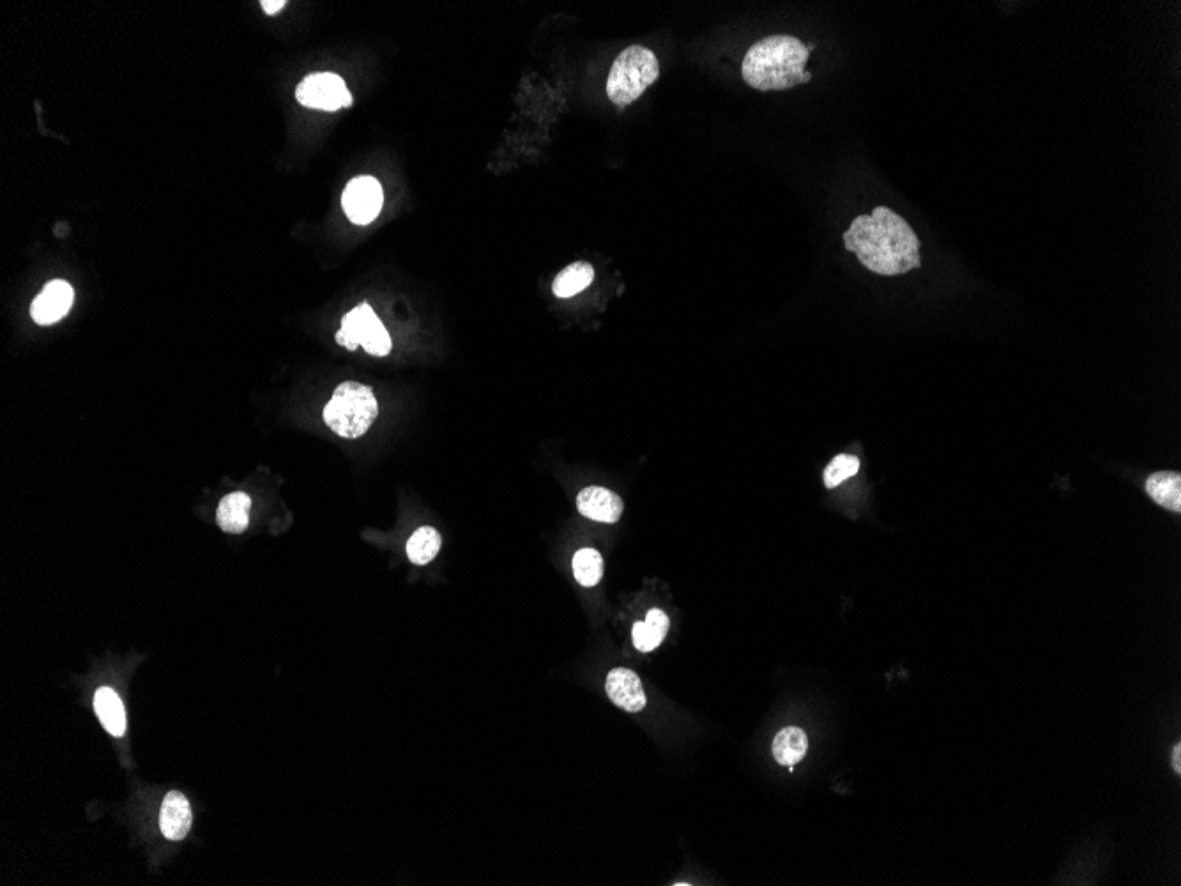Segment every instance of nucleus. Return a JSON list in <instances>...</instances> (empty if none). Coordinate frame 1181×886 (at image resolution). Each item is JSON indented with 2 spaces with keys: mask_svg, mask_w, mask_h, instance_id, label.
<instances>
[{
  "mask_svg": "<svg viewBox=\"0 0 1181 886\" xmlns=\"http://www.w3.org/2000/svg\"><path fill=\"white\" fill-rule=\"evenodd\" d=\"M844 245L861 266L879 276L906 275L922 268V245L915 230L888 207L877 206L872 214L856 216L844 232Z\"/></svg>",
  "mask_w": 1181,
  "mask_h": 886,
  "instance_id": "1",
  "label": "nucleus"
},
{
  "mask_svg": "<svg viewBox=\"0 0 1181 886\" xmlns=\"http://www.w3.org/2000/svg\"><path fill=\"white\" fill-rule=\"evenodd\" d=\"M808 57L810 50L800 39L777 34L757 41L748 50L741 64V75L757 91H787L812 80V75L805 71Z\"/></svg>",
  "mask_w": 1181,
  "mask_h": 886,
  "instance_id": "2",
  "label": "nucleus"
},
{
  "mask_svg": "<svg viewBox=\"0 0 1181 886\" xmlns=\"http://www.w3.org/2000/svg\"><path fill=\"white\" fill-rule=\"evenodd\" d=\"M377 414L379 404L372 388L354 381L342 382L324 407L326 425L343 439L365 436Z\"/></svg>",
  "mask_w": 1181,
  "mask_h": 886,
  "instance_id": "3",
  "label": "nucleus"
},
{
  "mask_svg": "<svg viewBox=\"0 0 1181 886\" xmlns=\"http://www.w3.org/2000/svg\"><path fill=\"white\" fill-rule=\"evenodd\" d=\"M658 77L660 64L656 55L644 46H628L610 68L607 96L614 105L626 107L639 100Z\"/></svg>",
  "mask_w": 1181,
  "mask_h": 886,
  "instance_id": "4",
  "label": "nucleus"
},
{
  "mask_svg": "<svg viewBox=\"0 0 1181 886\" xmlns=\"http://www.w3.org/2000/svg\"><path fill=\"white\" fill-rule=\"evenodd\" d=\"M336 342L349 351H356L361 345L368 354L379 358L388 356L391 351L389 333L368 303L359 305L343 317Z\"/></svg>",
  "mask_w": 1181,
  "mask_h": 886,
  "instance_id": "5",
  "label": "nucleus"
},
{
  "mask_svg": "<svg viewBox=\"0 0 1181 886\" xmlns=\"http://www.w3.org/2000/svg\"><path fill=\"white\" fill-rule=\"evenodd\" d=\"M296 98L303 107L336 112L352 107V94L342 77L335 73H313L296 89Z\"/></svg>",
  "mask_w": 1181,
  "mask_h": 886,
  "instance_id": "6",
  "label": "nucleus"
},
{
  "mask_svg": "<svg viewBox=\"0 0 1181 886\" xmlns=\"http://www.w3.org/2000/svg\"><path fill=\"white\" fill-rule=\"evenodd\" d=\"M384 202L381 183L375 177L361 176L345 186L342 207L347 218L356 225H368L379 216Z\"/></svg>",
  "mask_w": 1181,
  "mask_h": 886,
  "instance_id": "7",
  "label": "nucleus"
},
{
  "mask_svg": "<svg viewBox=\"0 0 1181 886\" xmlns=\"http://www.w3.org/2000/svg\"><path fill=\"white\" fill-rule=\"evenodd\" d=\"M75 301V291L68 282L54 280L46 283L38 298L32 301L31 317L39 326H50L68 315Z\"/></svg>",
  "mask_w": 1181,
  "mask_h": 886,
  "instance_id": "8",
  "label": "nucleus"
},
{
  "mask_svg": "<svg viewBox=\"0 0 1181 886\" xmlns=\"http://www.w3.org/2000/svg\"><path fill=\"white\" fill-rule=\"evenodd\" d=\"M607 694L612 703L628 713H639L646 708V694L637 673L625 667H616L607 676Z\"/></svg>",
  "mask_w": 1181,
  "mask_h": 886,
  "instance_id": "9",
  "label": "nucleus"
},
{
  "mask_svg": "<svg viewBox=\"0 0 1181 886\" xmlns=\"http://www.w3.org/2000/svg\"><path fill=\"white\" fill-rule=\"evenodd\" d=\"M577 506L580 515L603 524H616L625 510L623 499L605 487H587L582 490L577 496Z\"/></svg>",
  "mask_w": 1181,
  "mask_h": 886,
  "instance_id": "10",
  "label": "nucleus"
},
{
  "mask_svg": "<svg viewBox=\"0 0 1181 886\" xmlns=\"http://www.w3.org/2000/svg\"><path fill=\"white\" fill-rule=\"evenodd\" d=\"M191 823H193V814H191L188 798L179 791H170L161 805V833L167 837L168 841H183L190 832Z\"/></svg>",
  "mask_w": 1181,
  "mask_h": 886,
  "instance_id": "11",
  "label": "nucleus"
},
{
  "mask_svg": "<svg viewBox=\"0 0 1181 886\" xmlns=\"http://www.w3.org/2000/svg\"><path fill=\"white\" fill-rule=\"evenodd\" d=\"M250 512L252 497L244 492H232L221 499L216 512V522L225 533L239 535L246 531L250 524Z\"/></svg>",
  "mask_w": 1181,
  "mask_h": 886,
  "instance_id": "12",
  "label": "nucleus"
},
{
  "mask_svg": "<svg viewBox=\"0 0 1181 886\" xmlns=\"http://www.w3.org/2000/svg\"><path fill=\"white\" fill-rule=\"evenodd\" d=\"M1146 494L1153 503L1169 512H1181V476L1174 471H1159L1148 476L1144 483Z\"/></svg>",
  "mask_w": 1181,
  "mask_h": 886,
  "instance_id": "13",
  "label": "nucleus"
},
{
  "mask_svg": "<svg viewBox=\"0 0 1181 886\" xmlns=\"http://www.w3.org/2000/svg\"><path fill=\"white\" fill-rule=\"evenodd\" d=\"M94 710L98 713L101 726L107 729L108 733L121 738L126 734L128 724H126V711L122 706L121 699L115 694L110 687H101L96 690L94 694Z\"/></svg>",
  "mask_w": 1181,
  "mask_h": 886,
  "instance_id": "14",
  "label": "nucleus"
},
{
  "mask_svg": "<svg viewBox=\"0 0 1181 886\" xmlns=\"http://www.w3.org/2000/svg\"><path fill=\"white\" fill-rule=\"evenodd\" d=\"M669 627H671L669 616L660 609H651L646 614V621H639L633 625V646L642 653L656 650L669 632Z\"/></svg>",
  "mask_w": 1181,
  "mask_h": 886,
  "instance_id": "15",
  "label": "nucleus"
},
{
  "mask_svg": "<svg viewBox=\"0 0 1181 886\" xmlns=\"http://www.w3.org/2000/svg\"><path fill=\"white\" fill-rule=\"evenodd\" d=\"M808 738L800 727H785L775 736L773 741V756L782 766H794L807 756Z\"/></svg>",
  "mask_w": 1181,
  "mask_h": 886,
  "instance_id": "16",
  "label": "nucleus"
},
{
  "mask_svg": "<svg viewBox=\"0 0 1181 886\" xmlns=\"http://www.w3.org/2000/svg\"><path fill=\"white\" fill-rule=\"evenodd\" d=\"M595 280V269L587 262H575L564 268L552 283V292L557 298H572L587 289Z\"/></svg>",
  "mask_w": 1181,
  "mask_h": 886,
  "instance_id": "17",
  "label": "nucleus"
},
{
  "mask_svg": "<svg viewBox=\"0 0 1181 886\" xmlns=\"http://www.w3.org/2000/svg\"><path fill=\"white\" fill-rule=\"evenodd\" d=\"M441 543V535L437 529L423 526V528L416 529L414 535L409 538L407 556L414 565H427L432 559L437 558V554L441 550Z\"/></svg>",
  "mask_w": 1181,
  "mask_h": 886,
  "instance_id": "18",
  "label": "nucleus"
},
{
  "mask_svg": "<svg viewBox=\"0 0 1181 886\" xmlns=\"http://www.w3.org/2000/svg\"><path fill=\"white\" fill-rule=\"evenodd\" d=\"M573 575L579 584L586 588H593L603 577L602 554L595 549H580L575 552L572 561Z\"/></svg>",
  "mask_w": 1181,
  "mask_h": 886,
  "instance_id": "19",
  "label": "nucleus"
},
{
  "mask_svg": "<svg viewBox=\"0 0 1181 886\" xmlns=\"http://www.w3.org/2000/svg\"><path fill=\"white\" fill-rule=\"evenodd\" d=\"M860 473V459L854 455H837L824 469L823 480L826 489H835L840 483L846 482Z\"/></svg>",
  "mask_w": 1181,
  "mask_h": 886,
  "instance_id": "20",
  "label": "nucleus"
},
{
  "mask_svg": "<svg viewBox=\"0 0 1181 886\" xmlns=\"http://www.w3.org/2000/svg\"><path fill=\"white\" fill-rule=\"evenodd\" d=\"M285 6H287V2H285V0H264V2H262V8H264V11H266L267 15H276V13H278V11H282Z\"/></svg>",
  "mask_w": 1181,
  "mask_h": 886,
  "instance_id": "21",
  "label": "nucleus"
},
{
  "mask_svg": "<svg viewBox=\"0 0 1181 886\" xmlns=\"http://www.w3.org/2000/svg\"><path fill=\"white\" fill-rule=\"evenodd\" d=\"M1173 768L1174 772L1181 773V745H1174L1173 749Z\"/></svg>",
  "mask_w": 1181,
  "mask_h": 886,
  "instance_id": "22",
  "label": "nucleus"
}]
</instances>
